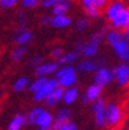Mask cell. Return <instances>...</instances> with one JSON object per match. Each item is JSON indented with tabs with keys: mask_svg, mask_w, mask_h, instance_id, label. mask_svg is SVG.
<instances>
[{
	"mask_svg": "<svg viewBox=\"0 0 129 130\" xmlns=\"http://www.w3.org/2000/svg\"><path fill=\"white\" fill-rule=\"evenodd\" d=\"M79 55L77 51H70V52H64L61 58H59L57 62H58L59 65H72L73 63H76L79 58Z\"/></svg>",
	"mask_w": 129,
	"mask_h": 130,
	"instance_id": "obj_22",
	"label": "cell"
},
{
	"mask_svg": "<svg viewBox=\"0 0 129 130\" xmlns=\"http://www.w3.org/2000/svg\"><path fill=\"white\" fill-rule=\"evenodd\" d=\"M50 55H51V57H52L54 59L58 60L59 58H61V57L64 55V51H63V49L61 48V46H55V48L51 50Z\"/></svg>",
	"mask_w": 129,
	"mask_h": 130,
	"instance_id": "obj_35",
	"label": "cell"
},
{
	"mask_svg": "<svg viewBox=\"0 0 129 130\" xmlns=\"http://www.w3.org/2000/svg\"><path fill=\"white\" fill-rule=\"evenodd\" d=\"M43 57L42 56H40V55H38V56H34L32 58V59L29 60V63H28V65H29L30 68H33V69H35V68H37V66H40L41 64H42V63H44L43 62Z\"/></svg>",
	"mask_w": 129,
	"mask_h": 130,
	"instance_id": "obj_33",
	"label": "cell"
},
{
	"mask_svg": "<svg viewBox=\"0 0 129 130\" xmlns=\"http://www.w3.org/2000/svg\"><path fill=\"white\" fill-rule=\"evenodd\" d=\"M98 50H99V46L98 45H94V44L90 43V42H86V45H85V48H84L81 55H83L85 58H93V57L98 54Z\"/></svg>",
	"mask_w": 129,
	"mask_h": 130,
	"instance_id": "obj_26",
	"label": "cell"
},
{
	"mask_svg": "<svg viewBox=\"0 0 129 130\" xmlns=\"http://www.w3.org/2000/svg\"><path fill=\"white\" fill-rule=\"evenodd\" d=\"M79 98V89L77 87H70L64 91V95H63V103L66 106L73 105Z\"/></svg>",
	"mask_w": 129,
	"mask_h": 130,
	"instance_id": "obj_19",
	"label": "cell"
},
{
	"mask_svg": "<svg viewBox=\"0 0 129 130\" xmlns=\"http://www.w3.org/2000/svg\"><path fill=\"white\" fill-rule=\"evenodd\" d=\"M59 69L58 62H44L34 69V73L36 77H43V78H48L49 76L56 74V72Z\"/></svg>",
	"mask_w": 129,
	"mask_h": 130,
	"instance_id": "obj_7",
	"label": "cell"
},
{
	"mask_svg": "<svg viewBox=\"0 0 129 130\" xmlns=\"http://www.w3.org/2000/svg\"><path fill=\"white\" fill-rule=\"evenodd\" d=\"M114 80L120 87L129 85V63H120L113 69Z\"/></svg>",
	"mask_w": 129,
	"mask_h": 130,
	"instance_id": "obj_4",
	"label": "cell"
},
{
	"mask_svg": "<svg viewBox=\"0 0 129 130\" xmlns=\"http://www.w3.org/2000/svg\"><path fill=\"white\" fill-rule=\"evenodd\" d=\"M71 117H72V113L69 108L64 107V108H59L58 110L55 114V122H54V129L57 130L59 127L66 122L71 121Z\"/></svg>",
	"mask_w": 129,
	"mask_h": 130,
	"instance_id": "obj_14",
	"label": "cell"
},
{
	"mask_svg": "<svg viewBox=\"0 0 129 130\" xmlns=\"http://www.w3.org/2000/svg\"><path fill=\"white\" fill-rule=\"evenodd\" d=\"M105 40L108 45L113 48L115 44H118L120 41L123 40V32L116 29H110L105 34Z\"/></svg>",
	"mask_w": 129,
	"mask_h": 130,
	"instance_id": "obj_20",
	"label": "cell"
},
{
	"mask_svg": "<svg viewBox=\"0 0 129 130\" xmlns=\"http://www.w3.org/2000/svg\"><path fill=\"white\" fill-rule=\"evenodd\" d=\"M50 21H51V16H49V15H42L41 16V23L42 24L50 26Z\"/></svg>",
	"mask_w": 129,
	"mask_h": 130,
	"instance_id": "obj_39",
	"label": "cell"
},
{
	"mask_svg": "<svg viewBox=\"0 0 129 130\" xmlns=\"http://www.w3.org/2000/svg\"><path fill=\"white\" fill-rule=\"evenodd\" d=\"M122 32H123V38L127 41V42H129V27L126 28Z\"/></svg>",
	"mask_w": 129,
	"mask_h": 130,
	"instance_id": "obj_40",
	"label": "cell"
},
{
	"mask_svg": "<svg viewBox=\"0 0 129 130\" xmlns=\"http://www.w3.org/2000/svg\"><path fill=\"white\" fill-rule=\"evenodd\" d=\"M20 4L24 9H33L41 4V0H20Z\"/></svg>",
	"mask_w": 129,
	"mask_h": 130,
	"instance_id": "obj_30",
	"label": "cell"
},
{
	"mask_svg": "<svg viewBox=\"0 0 129 130\" xmlns=\"http://www.w3.org/2000/svg\"><path fill=\"white\" fill-rule=\"evenodd\" d=\"M19 3L20 0H0V5L4 9H9V8L15 7Z\"/></svg>",
	"mask_w": 129,
	"mask_h": 130,
	"instance_id": "obj_32",
	"label": "cell"
},
{
	"mask_svg": "<svg viewBox=\"0 0 129 130\" xmlns=\"http://www.w3.org/2000/svg\"><path fill=\"white\" fill-rule=\"evenodd\" d=\"M106 117H107V125H109V127H116L123 120V110H122V108L118 103L107 102Z\"/></svg>",
	"mask_w": 129,
	"mask_h": 130,
	"instance_id": "obj_3",
	"label": "cell"
},
{
	"mask_svg": "<svg viewBox=\"0 0 129 130\" xmlns=\"http://www.w3.org/2000/svg\"><path fill=\"white\" fill-rule=\"evenodd\" d=\"M124 8H126V6H124V4L122 3V1H120V0H113V1L108 4L107 7H106V12H105L106 19L109 22L113 21L116 16L123 11Z\"/></svg>",
	"mask_w": 129,
	"mask_h": 130,
	"instance_id": "obj_10",
	"label": "cell"
},
{
	"mask_svg": "<svg viewBox=\"0 0 129 130\" xmlns=\"http://www.w3.org/2000/svg\"><path fill=\"white\" fill-rule=\"evenodd\" d=\"M89 28H90V21L87 18H80L78 21L76 22V29H77V31L83 32V31H86Z\"/></svg>",
	"mask_w": 129,
	"mask_h": 130,
	"instance_id": "obj_29",
	"label": "cell"
},
{
	"mask_svg": "<svg viewBox=\"0 0 129 130\" xmlns=\"http://www.w3.org/2000/svg\"><path fill=\"white\" fill-rule=\"evenodd\" d=\"M102 88L100 85L95 84H91L87 88H86L85 93H84L83 98H81V100H83V103H93L95 102L97 100L101 99V94H102Z\"/></svg>",
	"mask_w": 129,
	"mask_h": 130,
	"instance_id": "obj_8",
	"label": "cell"
},
{
	"mask_svg": "<svg viewBox=\"0 0 129 130\" xmlns=\"http://www.w3.org/2000/svg\"><path fill=\"white\" fill-rule=\"evenodd\" d=\"M71 73H76V68L72 65H63V66H59L58 71L55 74V78L59 79L62 77L66 76V74H71Z\"/></svg>",
	"mask_w": 129,
	"mask_h": 130,
	"instance_id": "obj_28",
	"label": "cell"
},
{
	"mask_svg": "<svg viewBox=\"0 0 129 130\" xmlns=\"http://www.w3.org/2000/svg\"><path fill=\"white\" fill-rule=\"evenodd\" d=\"M110 26L113 27V29L120 30V31H123L126 28H128L129 27V7H126L113 21H110Z\"/></svg>",
	"mask_w": 129,
	"mask_h": 130,
	"instance_id": "obj_9",
	"label": "cell"
},
{
	"mask_svg": "<svg viewBox=\"0 0 129 130\" xmlns=\"http://www.w3.org/2000/svg\"><path fill=\"white\" fill-rule=\"evenodd\" d=\"M57 130H78V127H77L75 122L69 121L66 123H64V124H62Z\"/></svg>",
	"mask_w": 129,
	"mask_h": 130,
	"instance_id": "obj_36",
	"label": "cell"
},
{
	"mask_svg": "<svg viewBox=\"0 0 129 130\" xmlns=\"http://www.w3.org/2000/svg\"><path fill=\"white\" fill-rule=\"evenodd\" d=\"M64 91L65 89L61 86H58L57 88H55L54 91L48 95V98L46 99V101H44V103H46L47 107H49V108H54V107H56L59 102H62L63 101V95H64Z\"/></svg>",
	"mask_w": 129,
	"mask_h": 130,
	"instance_id": "obj_13",
	"label": "cell"
},
{
	"mask_svg": "<svg viewBox=\"0 0 129 130\" xmlns=\"http://www.w3.org/2000/svg\"><path fill=\"white\" fill-rule=\"evenodd\" d=\"M28 123L37 128L54 127L55 115L44 107H34L27 114Z\"/></svg>",
	"mask_w": 129,
	"mask_h": 130,
	"instance_id": "obj_1",
	"label": "cell"
},
{
	"mask_svg": "<svg viewBox=\"0 0 129 130\" xmlns=\"http://www.w3.org/2000/svg\"><path fill=\"white\" fill-rule=\"evenodd\" d=\"M59 85H58V80L56 78L54 79H48L46 84L43 85L40 89H38L36 93L33 94V100L35 102H44L46 99L48 98V95L50 94L55 88H57Z\"/></svg>",
	"mask_w": 129,
	"mask_h": 130,
	"instance_id": "obj_5",
	"label": "cell"
},
{
	"mask_svg": "<svg viewBox=\"0 0 129 130\" xmlns=\"http://www.w3.org/2000/svg\"><path fill=\"white\" fill-rule=\"evenodd\" d=\"M28 123L27 114H16L11 119V121L7 124V130H22V128Z\"/></svg>",
	"mask_w": 129,
	"mask_h": 130,
	"instance_id": "obj_15",
	"label": "cell"
},
{
	"mask_svg": "<svg viewBox=\"0 0 129 130\" xmlns=\"http://www.w3.org/2000/svg\"><path fill=\"white\" fill-rule=\"evenodd\" d=\"M49 78H43V77H36V79H34V80L30 83V86H29V91L34 94V93H36L38 91V89L41 88V87L43 86V85L46 84L47 81H48Z\"/></svg>",
	"mask_w": 129,
	"mask_h": 130,
	"instance_id": "obj_27",
	"label": "cell"
},
{
	"mask_svg": "<svg viewBox=\"0 0 129 130\" xmlns=\"http://www.w3.org/2000/svg\"><path fill=\"white\" fill-rule=\"evenodd\" d=\"M81 4L84 6V9L94 7L101 11V9L107 7L108 0H81Z\"/></svg>",
	"mask_w": 129,
	"mask_h": 130,
	"instance_id": "obj_24",
	"label": "cell"
},
{
	"mask_svg": "<svg viewBox=\"0 0 129 130\" xmlns=\"http://www.w3.org/2000/svg\"><path fill=\"white\" fill-rule=\"evenodd\" d=\"M113 50L121 63H129V42L123 38L113 46Z\"/></svg>",
	"mask_w": 129,
	"mask_h": 130,
	"instance_id": "obj_11",
	"label": "cell"
},
{
	"mask_svg": "<svg viewBox=\"0 0 129 130\" xmlns=\"http://www.w3.org/2000/svg\"><path fill=\"white\" fill-rule=\"evenodd\" d=\"M16 19L19 21V27H27V16L23 11H19L16 14Z\"/></svg>",
	"mask_w": 129,
	"mask_h": 130,
	"instance_id": "obj_34",
	"label": "cell"
},
{
	"mask_svg": "<svg viewBox=\"0 0 129 130\" xmlns=\"http://www.w3.org/2000/svg\"><path fill=\"white\" fill-rule=\"evenodd\" d=\"M98 68H99L98 63L92 58H85V59L80 60L78 63V66H77L78 71L83 73H94L98 70Z\"/></svg>",
	"mask_w": 129,
	"mask_h": 130,
	"instance_id": "obj_17",
	"label": "cell"
},
{
	"mask_svg": "<svg viewBox=\"0 0 129 130\" xmlns=\"http://www.w3.org/2000/svg\"><path fill=\"white\" fill-rule=\"evenodd\" d=\"M30 83L32 81L29 80V78L27 77H20L19 79H16L13 84V91L16 93H21L26 89H29Z\"/></svg>",
	"mask_w": 129,
	"mask_h": 130,
	"instance_id": "obj_23",
	"label": "cell"
},
{
	"mask_svg": "<svg viewBox=\"0 0 129 130\" xmlns=\"http://www.w3.org/2000/svg\"><path fill=\"white\" fill-rule=\"evenodd\" d=\"M72 6V0H57L56 5L54 6L52 15H65Z\"/></svg>",
	"mask_w": 129,
	"mask_h": 130,
	"instance_id": "obj_18",
	"label": "cell"
},
{
	"mask_svg": "<svg viewBox=\"0 0 129 130\" xmlns=\"http://www.w3.org/2000/svg\"><path fill=\"white\" fill-rule=\"evenodd\" d=\"M85 45H86V42H84V41H78V42L75 44V51H77L78 54L81 55V52H83Z\"/></svg>",
	"mask_w": 129,
	"mask_h": 130,
	"instance_id": "obj_38",
	"label": "cell"
},
{
	"mask_svg": "<svg viewBox=\"0 0 129 130\" xmlns=\"http://www.w3.org/2000/svg\"><path fill=\"white\" fill-rule=\"evenodd\" d=\"M36 130H55L54 127H47V128H37Z\"/></svg>",
	"mask_w": 129,
	"mask_h": 130,
	"instance_id": "obj_41",
	"label": "cell"
},
{
	"mask_svg": "<svg viewBox=\"0 0 129 130\" xmlns=\"http://www.w3.org/2000/svg\"><path fill=\"white\" fill-rule=\"evenodd\" d=\"M33 40V34L27 27H19L14 35V41L18 45H27Z\"/></svg>",
	"mask_w": 129,
	"mask_h": 130,
	"instance_id": "obj_12",
	"label": "cell"
},
{
	"mask_svg": "<svg viewBox=\"0 0 129 130\" xmlns=\"http://www.w3.org/2000/svg\"><path fill=\"white\" fill-rule=\"evenodd\" d=\"M72 23L70 16H67V14L65 15H52L51 16L50 26L56 28V29H65V28L70 27Z\"/></svg>",
	"mask_w": 129,
	"mask_h": 130,
	"instance_id": "obj_16",
	"label": "cell"
},
{
	"mask_svg": "<svg viewBox=\"0 0 129 130\" xmlns=\"http://www.w3.org/2000/svg\"><path fill=\"white\" fill-rule=\"evenodd\" d=\"M57 0H41L40 5L42 6L43 8H47V9H52L54 6L56 5Z\"/></svg>",
	"mask_w": 129,
	"mask_h": 130,
	"instance_id": "obj_37",
	"label": "cell"
},
{
	"mask_svg": "<svg viewBox=\"0 0 129 130\" xmlns=\"http://www.w3.org/2000/svg\"><path fill=\"white\" fill-rule=\"evenodd\" d=\"M94 83L100 85L101 87H106L114 80L113 70H109L106 66H99L98 70L94 72Z\"/></svg>",
	"mask_w": 129,
	"mask_h": 130,
	"instance_id": "obj_6",
	"label": "cell"
},
{
	"mask_svg": "<svg viewBox=\"0 0 129 130\" xmlns=\"http://www.w3.org/2000/svg\"><path fill=\"white\" fill-rule=\"evenodd\" d=\"M27 51H28L27 46H24V45H18V46H15V48L12 50V54H11L12 60H13V62H15V63L21 62V60L23 59L24 55L27 54Z\"/></svg>",
	"mask_w": 129,
	"mask_h": 130,
	"instance_id": "obj_25",
	"label": "cell"
},
{
	"mask_svg": "<svg viewBox=\"0 0 129 130\" xmlns=\"http://www.w3.org/2000/svg\"><path fill=\"white\" fill-rule=\"evenodd\" d=\"M92 111L94 114V121L98 128H105L107 125V117H106V109L107 102L104 99H99L92 103Z\"/></svg>",
	"mask_w": 129,
	"mask_h": 130,
	"instance_id": "obj_2",
	"label": "cell"
},
{
	"mask_svg": "<svg viewBox=\"0 0 129 130\" xmlns=\"http://www.w3.org/2000/svg\"><path fill=\"white\" fill-rule=\"evenodd\" d=\"M100 13H101V11L98 9V8H94V7L86 8L85 9V14H86V16H87V19H93V20L98 19L100 16Z\"/></svg>",
	"mask_w": 129,
	"mask_h": 130,
	"instance_id": "obj_31",
	"label": "cell"
},
{
	"mask_svg": "<svg viewBox=\"0 0 129 130\" xmlns=\"http://www.w3.org/2000/svg\"><path fill=\"white\" fill-rule=\"evenodd\" d=\"M58 80V85L61 87H63L64 89L73 87L77 84V80H78V77H77V73H71V74H66V76L62 77V78L57 79Z\"/></svg>",
	"mask_w": 129,
	"mask_h": 130,
	"instance_id": "obj_21",
	"label": "cell"
}]
</instances>
